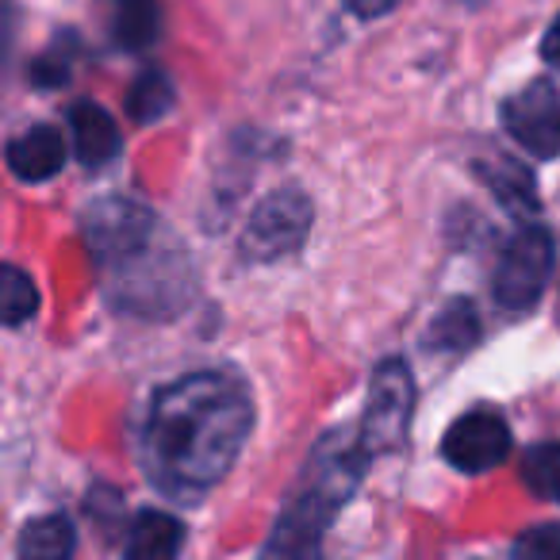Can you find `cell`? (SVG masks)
Masks as SVG:
<instances>
[{"mask_svg": "<svg viewBox=\"0 0 560 560\" xmlns=\"http://www.w3.org/2000/svg\"><path fill=\"white\" fill-rule=\"evenodd\" d=\"M254 430L249 392L226 373H192L154 392L142 465L165 495H203L238 460Z\"/></svg>", "mask_w": 560, "mask_h": 560, "instance_id": "cell-1", "label": "cell"}, {"mask_svg": "<svg viewBox=\"0 0 560 560\" xmlns=\"http://www.w3.org/2000/svg\"><path fill=\"white\" fill-rule=\"evenodd\" d=\"M369 460L373 457L361 450L358 430L323 438L304 465L289 506L280 511L272 534L265 537L261 560H323L327 526L346 506V499L358 491Z\"/></svg>", "mask_w": 560, "mask_h": 560, "instance_id": "cell-2", "label": "cell"}, {"mask_svg": "<svg viewBox=\"0 0 560 560\" xmlns=\"http://www.w3.org/2000/svg\"><path fill=\"white\" fill-rule=\"evenodd\" d=\"M415 415V376L407 369V361L392 358L384 365H376L373 381H369V404L361 415V450L369 457H384L396 453L404 445L407 430H411Z\"/></svg>", "mask_w": 560, "mask_h": 560, "instance_id": "cell-3", "label": "cell"}, {"mask_svg": "<svg viewBox=\"0 0 560 560\" xmlns=\"http://www.w3.org/2000/svg\"><path fill=\"white\" fill-rule=\"evenodd\" d=\"M552 272V238L545 226H518L514 238L506 242L503 257L491 277V292H495L499 307L506 312H529L537 300L545 296Z\"/></svg>", "mask_w": 560, "mask_h": 560, "instance_id": "cell-4", "label": "cell"}, {"mask_svg": "<svg viewBox=\"0 0 560 560\" xmlns=\"http://www.w3.org/2000/svg\"><path fill=\"white\" fill-rule=\"evenodd\" d=\"M312 231V200L300 188H277L254 208L242 231V254L249 261H277L296 254Z\"/></svg>", "mask_w": 560, "mask_h": 560, "instance_id": "cell-5", "label": "cell"}, {"mask_svg": "<svg viewBox=\"0 0 560 560\" xmlns=\"http://www.w3.org/2000/svg\"><path fill=\"white\" fill-rule=\"evenodd\" d=\"M503 127L526 154L560 158V89L552 81H529L506 96Z\"/></svg>", "mask_w": 560, "mask_h": 560, "instance_id": "cell-6", "label": "cell"}, {"mask_svg": "<svg viewBox=\"0 0 560 560\" xmlns=\"http://www.w3.org/2000/svg\"><path fill=\"white\" fill-rule=\"evenodd\" d=\"M442 457L460 472H491L511 457V427L499 411H468L445 430Z\"/></svg>", "mask_w": 560, "mask_h": 560, "instance_id": "cell-7", "label": "cell"}, {"mask_svg": "<svg viewBox=\"0 0 560 560\" xmlns=\"http://www.w3.org/2000/svg\"><path fill=\"white\" fill-rule=\"evenodd\" d=\"M66 165V139L58 127H27L9 142V170L27 185H43Z\"/></svg>", "mask_w": 560, "mask_h": 560, "instance_id": "cell-8", "label": "cell"}, {"mask_svg": "<svg viewBox=\"0 0 560 560\" xmlns=\"http://www.w3.org/2000/svg\"><path fill=\"white\" fill-rule=\"evenodd\" d=\"M70 135L73 150L85 165H104L119 154L124 139H119V124L112 119L108 108H101L96 101H78L70 108Z\"/></svg>", "mask_w": 560, "mask_h": 560, "instance_id": "cell-9", "label": "cell"}, {"mask_svg": "<svg viewBox=\"0 0 560 560\" xmlns=\"http://www.w3.org/2000/svg\"><path fill=\"white\" fill-rule=\"evenodd\" d=\"M185 526L165 511L135 514L131 534H127V560H177Z\"/></svg>", "mask_w": 560, "mask_h": 560, "instance_id": "cell-10", "label": "cell"}, {"mask_svg": "<svg viewBox=\"0 0 560 560\" xmlns=\"http://www.w3.org/2000/svg\"><path fill=\"white\" fill-rule=\"evenodd\" d=\"M476 177L491 188L499 203L514 215H534L537 211V185H534V173L522 170L518 162L511 158H491V162H476Z\"/></svg>", "mask_w": 560, "mask_h": 560, "instance_id": "cell-11", "label": "cell"}, {"mask_svg": "<svg viewBox=\"0 0 560 560\" xmlns=\"http://www.w3.org/2000/svg\"><path fill=\"white\" fill-rule=\"evenodd\" d=\"M162 0H116L112 4V39L124 50H147L162 39Z\"/></svg>", "mask_w": 560, "mask_h": 560, "instance_id": "cell-12", "label": "cell"}, {"mask_svg": "<svg viewBox=\"0 0 560 560\" xmlns=\"http://www.w3.org/2000/svg\"><path fill=\"white\" fill-rule=\"evenodd\" d=\"M78 549V534L66 514H43L32 518L20 534L16 557L20 560H70Z\"/></svg>", "mask_w": 560, "mask_h": 560, "instance_id": "cell-13", "label": "cell"}, {"mask_svg": "<svg viewBox=\"0 0 560 560\" xmlns=\"http://www.w3.org/2000/svg\"><path fill=\"white\" fill-rule=\"evenodd\" d=\"M173 104H177V89H173V81L162 70H142L131 81V89H127V116L142 127L170 116Z\"/></svg>", "mask_w": 560, "mask_h": 560, "instance_id": "cell-14", "label": "cell"}, {"mask_svg": "<svg viewBox=\"0 0 560 560\" xmlns=\"http://www.w3.org/2000/svg\"><path fill=\"white\" fill-rule=\"evenodd\" d=\"M476 338H480V315H476V307L468 304V300H453V304H445L427 330V342L442 353L468 350Z\"/></svg>", "mask_w": 560, "mask_h": 560, "instance_id": "cell-15", "label": "cell"}, {"mask_svg": "<svg viewBox=\"0 0 560 560\" xmlns=\"http://www.w3.org/2000/svg\"><path fill=\"white\" fill-rule=\"evenodd\" d=\"M39 312V289L20 265H4L0 269V315L9 327H24L32 315Z\"/></svg>", "mask_w": 560, "mask_h": 560, "instance_id": "cell-16", "label": "cell"}, {"mask_svg": "<svg viewBox=\"0 0 560 560\" xmlns=\"http://www.w3.org/2000/svg\"><path fill=\"white\" fill-rule=\"evenodd\" d=\"M522 483H526L534 495L557 499L560 503V442L529 445V450L522 453Z\"/></svg>", "mask_w": 560, "mask_h": 560, "instance_id": "cell-17", "label": "cell"}, {"mask_svg": "<svg viewBox=\"0 0 560 560\" xmlns=\"http://www.w3.org/2000/svg\"><path fill=\"white\" fill-rule=\"evenodd\" d=\"M514 560H560V526H534L518 534L514 541Z\"/></svg>", "mask_w": 560, "mask_h": 560, "instance_id": "cell-18", "label": "cell"}, {"mask_svg": "<svg viewBox=\"0 0 560 560\" xmlns=\"http://www.w3.org/2000/svg\"><path fill=\"white\" fill-rule=\"evenodd\" d=\"M32 81L39 89H58L70 81V55H58V50H47L43 58H35L32 66Z\"/></svg>", "mask_w": 560, "mask_h": 560, "instance_id": "cell-19", "label": "cell"}, {"mask_svg": "<svg viewBox=\"0 0 560 560\" xmlns=\"http://www.w3.org/2000/svg\"><path fill=\"white\" fill-rule=\"evenodd\" d=\"M399 0H346V9L353 12V16H384L388 9H396Z\"/></svg>", "mask_w": 560, "mask_h": 560, "instance_id": "cell-20", "label": "cell"}, {"mask_svg": "<svg viewBox=\"0 0 560 560\" xmlns=\"http://www.w3.org/2000/svg\"><path fill=\"white\" fill-rule=\"evenodd\" d=\"M541 55H545V62L552 66V70H560V16L549 24V32H545V39H541Z\"/></svg>", "mask_w": 560, "mask_h": 560, "instance_id": "cell-21", "label": "cell"}]
</instances>
